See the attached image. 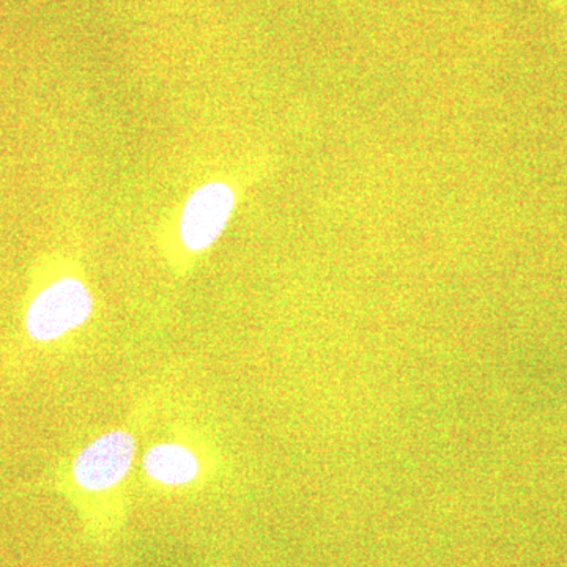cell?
<instances>
[{"instance_id": "1", "label": "cell", "mask_w": 567, "mask_h": 567, "mask_svg": "<svg viewBox=\"0 0 567 567\" xmlns=\"http://www.w3.org/2000/svg\"><path fill=\"white\" fill-rule=\"evenodd\" d=\"M91 290L76 278L51 282L33 297L25 311V331L41 344L54 342L91 319Z\"/></svg>"}, {"instance_id": "4", "label": "cell", "mask_w": 567, "mask_h": 567, "mask_svg": "<svg viewBox=\"0 0 567 567\" xmlns=\"http://www.w3.org/2000/svg\"><path fill=\"white\" fill-rule=\"evenodd\" d=\"M145 475L163 486H188L200 472L199 461L192 450L178 443H159L145 453Z\"/></svg>"}, {"instance_id": "3", "label": "cell", "mask_w": 567, "mask_h": 567, "mask_svg": "<svg viewBox=\"0 0 567 567\" xmlns=\"http://www.w3.org/2000/svg\"><path fill=\"white\" fill-rule=\"evenodd\" d=\"M234 205L235 194L226 183L212 182L196 189L182 212L183 245L194 252L210 248L229 221Z\"/></svg>"}, {"instance_id": "2", "label": "cell", "mask_w": 567, "mask_h": 567, "mask_svg": "<svg viewBox=\"0 0 567 567\" xmlns=\"http://www.w3.org/2000/svg\"><path fill=\"white\" fill-rule=\"evenodd\" d=\"M134 453L136 445L128 432H107L89 443L74 458V481L84 491H110L128 475Z\"/></svg>"}]
</instances>
